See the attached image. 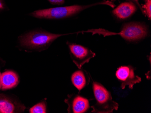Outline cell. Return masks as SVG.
Here are the masks:
<instances>
[{
  "instance_id": "obj_1",
  "label": "cell",
  "mask_w": 151,
  "mask_h": 113,
  "mask_svg": "<svg viewBox=\"0 0 151 113\" xmlns=\"http://www.w3.org/2000/svg\"><path fill=\"white\" fill-rule=\"evenodd\" d=\"M67 34H55L43 30H35L24 33L18 38L21 48L25 50L41 51L47 49L59 37Z\"/></svg>"
},
{
  "instance_id": "obj_2",
  "label": "cell",
  "mask_w": 151,
  "mask_h": 113,
  "mask_svg": "<svg viewBox=\"0 0 151 113\" xmlns=\"http://www.w3.org/2000/svg\"><path fill=\"white\" fill-rule=\"evenodd\" d=\"M97 5H108L112 8H114L115 6L114 3L111 1H104L91 5H74L64 7H54L37 10L31 13L29 15L34 17L40 19H63L73 16L86 9Z\"/></svg>"
},
{
  "instance_id": "obj_3",
  "label": "cell",
  "mask_w": 151,
  "mask_h": 113,
  "mask_svg": "<svg viewBox=\"0 0 151 113\" xmlns=\"http://www.w3.org/2000/svg\"><path fill=\"white\" fill-rule=\"evenodd\" d=\"M92 88L96 103L91 106L92 113H111L118 110L119 104L114 101L111 92L104 86L94 82Z\"/></svg>"
},
{
  "instance_id": "obj_4",
  "label": "cell",
  "mask_w": 151,
  "mask_h": 113,
  "mask_svg": "<svg viewBox=\"0 0 151 113\" xmlns=\"http://www.w3.org/2000/svg\"><path fill=\"white\" fill-rule=\"evenodd\" d=\"M106 35H119L126 41H139L145 38L148 33L146 26L140 23L132 22L125 23L119 33H104ZM103 34V33H102Z\"/></svg>"
},
{
  "instance_id": "obj_5",
  "label": "cell",
  "mask_w": 151,
  "mask_h": 113,
  "mask_svg": "<svg viewBox=\"0 0 151 113\" xmlns=\"http://www.w3.org/2000/svg\"><path fill=\"white\" fill-rule=\"evenodd\" d=\"M72 60L78 69L96 56V54L87 48L76 44L68 43Z\"/></svg>"
},
{
  "instance_id": "obj_6",
  "label": "cell",
  "mask_w": 151,
  "mask_h": 113,
  "mask_svg": "<svg viewBox=\"0 0 151 113\" xmlns=\"http://www.w3.org/2000/svg\"><path fill=\"white\" fill-rule=\"evenodd\" d=\"M115 75L121 83L122 89L127 86L129 89H133L135 84L142 81L141 78L135 75L134 69L130 65L120 66L116 71Z\"/></svg>"
},
{
  "instance_id": "obj_7",
  "label": "cell",
  "mask_w": 151,
  "mask_h": 113,
  "mask_svg": "<svg viewBox=\"0 0 151 113\" xmlns=\"http://www.w3.org/2000/svg\"><path fill=\"white\" fill-rule=\"evenodd\" d=\"M65 102L68 105V113H85L90 107L88 99L79 95L68 96Z\"/></svg>"
},
{
  "instance_id": "obj_8",
  "label": "cell",
  "mask_w": 151,
  "mask_h": 113,
  "mask_svg": "<svg viewBox=\"0 0 151 113\" xmlns=\"http://www.w3.org/2000/svg\"><path fill=\"white\" fill-rule=\"evenodd\" d=\"M137 10L136 5L133 2L129 1L121 3L112 11V13L117 18L125 19L132 16Z\"/></svg>"
},
{
  "instance_id": "obj_9",
  "label": "cell",
  "mask_w": 151,
  "mask_h": 113,
  "mask_svg": "<svg viewBox=\"0 0 151 113\" xmlns=\"http://www.w3.org/2000/svg\"><path fill=\"white\" fill-rule=\"evenodd\" d=\"M24 108V106L18 104L8 97L0 95V113H18Z\"/></svg>"
},
{
  "instance_id": "obj_10",
  "label": "cell",
  "mask_w": 151,
  "mask_h": 113,
  "mask_svg": "<svg viewBox=\"0 0 151 113\" xmlns=\"http://www.w3.org/2000/svg\"><path fill=\"white\" fill-rule=\"evenodd\" d=\"M1 89L2 90L12 89L16 87L19 82L17 75L14 72L8 71L1 75Z\"/></svg>"
},
{
  "instance_id": "obj_11",
  "label": "cell",
  "mask_w": 151,
  "mask_h": 113,
  "mask_svg": "<svg viewBox=\"0 0 151 113\" xmlns=\"http://www.w3.org/2000/svg\"><path fill=\"white\" fill-rule=\"evenodd\" d=\"M71 80L73 85L79 91L88 84L87 76L83 71L80 70L75 72L72 75Z\"/></svg>"
},
{
  "instance_id": "obj_12",
  "label": "cell",
  "mask_w": 151,
  "mask_h": 113,
  "mask_svg": "<svg viewBox=\"0 0 151 113\" xmlns=\"http://www.w3.org/2000/svg\"><path fill=\"white\" fill-rule=\"evenodd\" d=\"M30 113H46V105L45 102H42L34 105L29 110Z\"/></svg>"
},
{
  "instance_id": "obj_13",
  "label": "cell",
  "mask_w": 151,
  "mask_h": 113,
  "mask_svg": "<svg viewBox=\"0 0 151 113\" xmlns=\"http://www.w3.org/2000/svg\"><path fill=\"white\" fill-rule=\"evenodd\" d=\"M142 13L148 19L151 18V0H145V3L142 6Z\"/></svg>"
},
{
  "instance_id": "obj_14",
  "label": "cell",
  "mask_w": 151,
  "mask_h": 113,
  "mask_svg": "<svg viewBox=\"0 0 151 113\" xmlns=\"http://www.w3.org/2000/svg\"><path fill=\"white\" fill-rule=\"evenodd\" d=\"M50 3L54 5H63L65 2V0H47Z\"/></svg>"
},
{
  "instance_id": "obj_15",
  "label": "cell",
  "mask_w": 151,
  "mask_h": 113,
  "mask_svg": "<svg viewBox=\"0 0 151 113\" xmlns=\"http://www.w3.org/2000/svg\"><path fill=\"white\" fill-rule=\"evenodd\" d=\"M7 9V6L4 0H0V12Z\"/></svg>"
},
{
  "instance_id": "obj_16",
  "label": "cell",
  "mask_w": 151,
  "mask_h": 113,
  "mask_svg": "<svg viewBox=\"0 0 151 113\" xmlns=\"http://www.w3.org/2000/svg\"><path fill=\"white\" fill-rule=\"evenodd\" d=\"M104 1H106V0H103ZM111 2H114V1H117V0H111ZM127 1H131V2H133V3H134L136 5L138 6V7L140 8L142 12V6L140 5L139 3V0H127Z\"/></svg>"
},
{
  "instance_id": "obj_17",
  "label": "cell",
  "mask_w": 151,
  "mask_h": 113,
  "mask_svg": "<svg viewBox=\"0 0 151 113\" xmlns=\"http://www.w3.org/2000/svg\"><path fill=\"white\" fill-rule=\"evenodd\" d=\"M1 72H0V89L1 88Z\"/></svg>"
}]
</instances>
